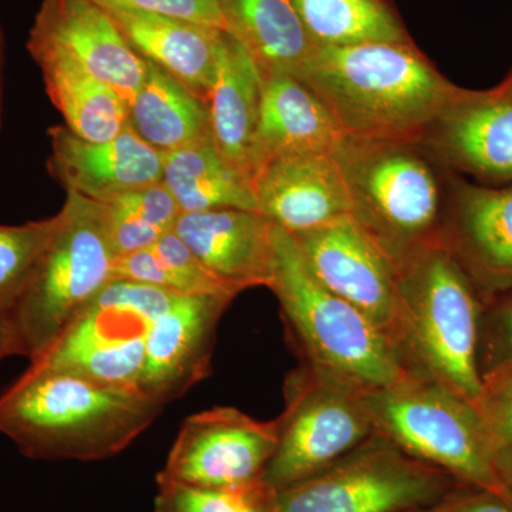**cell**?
<instances>
[{
  "label": "cell",
  "mask_w": 512,
  "mask_h": 512,
  "mask_svg": "<svg viewBox=\"0 0 512 512\" xmlns=\"http://www.w3.org/2000/svg\"><path fill=\"white\" fill-rule=\"evenodd\" d=\"M175 295L140 282L111 281L30 366L138 389L148 330Z\"/></svg>",
  "instance_id": "9c48e42d"
},
{
  "label": "cell",
  "mask_w": 512,
  "mask_h": 512,
  "mask_svg": "<svg viewBox=\"0 0 512 512\" xmlns=\"http://www.w3.org/2000/svg\"><path fill=\"white\" fill-rule=\"evenodd\" d=\"M128 113L138 136L163 154L211 136L207 104L150 62Z\"/></svg>",
  "instance_id": "484cf974"
},
{
  "label": "cell",
  "mask_w": 512,
  "mask_h": 512,
  "mask_svg": "<svg viewBox=\"0 0 512 512\" xmlns=\"http://www.w3.org/2000/svg\"><path fill=\"white\" fill-rule=\"evenodd\" d=\"M227 32L247 49L261 77H301L316 46L292 0H220Z\"/></svg>",
  "instance_id": "603a6c76"
},
{
  "label": "cell",
  "mask_w": 512,
  "mask_h": 512,
  "mask_svg": "<svg viewBox=\"0 0 512 512\" xmlns=\"http://www.w3.org/2000/svg\"><path fill=\"white\" fill-rule=\"evenodd\" d=\"M234 298L175 295L151 323L138 389L165 406L211 372L218 323Z\"/></svg>",
  "instance_id": "2e32d148"
},
{
  "label": "cell",
  "mask_w": 512,
  "mask_h": 512,
  "mask_svg": "<svg viewBox=\"0 0 512 512\" xmlns=\"http://www.w3.org/2000/svg\"><path fill=\"white\" fill-rule=\"evenodd\" d=\"M483 301L443 242L397 268L390 340L407 373L440 384L476 406L481 392L478 329Z\"/></svg>",
  "instance_id": "3957f363"
},
{
  "label": "cell",
  "mask_w": 512,
  "mask_h": 512,
  "mask_svg": "<svg viewBox=\"0 0 512 512\" xmlns=\"http://www.w3.org/2000/svg\"><path fill=\"white\" fill-rule=\"evenodd\" d=\"M440 239L481 301L512 291V184L493 187L451 174Z\"/></svg>",
  "instance_id": "5bb4252c"
},
{
  "label": "cell",
  "mask_w": 512,
  "mask_h": 512,
  "mask_svg": "<svg viewBox=\"0 0 512 512\" xmlns=\"http://www.w3.org/2000/svg\"><path fill=\"white\" fill-rule=\"evenodd\" d=\"M161 181L181 214L221 208L258 211L251 183L221 156L211 136L165 153Z\"/></svg>",
  "instance_id": "d4e9b609"
},
{
  "label": "cell",
  "mask_w": 512,
  "mask_h": 512,
  "mask_svg": "<svg viewBox=\"0 0 512 512\" xmlns=\"http://www.w3.org/2000/svg\"><path fill=\"white\" fill-rule=\"evenodd\" d=\"M461 484L373 433L338 461L278 493L279 512H419Z\"/></svg>",
  "instance_id": "ba28073f"
},
{
  "label": "cell",
  "mask_w": 512,
  "mask_h": 512,
  "mask_svg": "<svg viewBox=\"0 0 512 512\" xmlns=\"http://www.w3.org/2000/svg\"><path fill=\"white\" fill-rule=\"evenodd\" d=\"M271 289L301 365L362 392L407 375L389 336L355 306L323 288L302 264L288 232L275 229Z\"/></svg>",
  "instance_id": "5b68a950"
},
{
  "label": "cell",
  "mask_w": 512,
  "mask_h": 512,
  "mask_svg": "<svg viewBox=\"0 0 512 512\" xmlns=\"http://www.w3.org/2000/svg\"><path fill=\"white\" fill-rule=\"evenodd\" d=\"M350 202V217L399 268L441 241L450 171L419 141L343 137L333 151Z\"/></svg>",
  "instance_id": "277c9868"
},
{
  "label": "cell",
  "mask_w": 512,
  "mask_h": 512,
  "mask_svg": "<svg viewBox=\"0 0 512 512\" xmlns=\"http://www.w3.org/2000/svg\"><path fill=\"white\" fill-rule=\"evenodd\" d=\"M64 126L90 141L110 140L130 126L126 101L79 63L52 50L30 52Z\"/></svg>",
  "instance_id": "cb8c5ba5"
},
{
  "label": "cell",
  "mask_w": 512,
  "mask_h": 512,
  "mask_svg": "<svg viewBox=\"0 0 512 512\" xmlns=\"http://www.w3.org/2000/svg\"><path fill=\"white\" fill-rule=\"evenodd\" d=\"M258 212L296 235L350 217L345 177L333 153L285 156L252 178Z\"/></svg>",
  "instance_id": "e0dca14e"
},
{
  "label": "cell",
  "mask_w": 512,
  "mask_h": 512,
  "mask_svg": "<svg viewBox=\"0 0 512 512\" xmlns=\"http://www.w3.org/2000/svg\"><path fill=\"white\" fill-rule=\"evenodd\" d=\"M117 256L151 247L174 229L180 208L163 181L93 200Z\"/></svg>",
  "instance_id": "f1b7e54d"
},
{
  "label": "cell",
  "mask_w": 512,
  "mask_h": 512,
  "mask_svg": "<svg viewBox=\"0 0 512 512\" xmlns=\"http://www.w3.org/2000/svg\"><path fill=\"white\" fill-rule=\"evenodd\" d=\"M47 136V168L66 192L100 200L163 180L164 154L131 126L104 141L86 140L64 124L49 128Z\"/></svg>",
  "instance_id": "ac0fdd59"
},
{
  "label": "cell",
  "mask_w": 512,
  "mask_h": 512,
  "mask_svg": "<svg viewBox=\"0 0 512 512\" xmlns=\"http://www.w3.org/2000/svg\"><path fill=\"white\" fill-rule=\"evenodd\" d=\"M107 12L138 56L156 64L207 104L225 30L153 13Z\"/></svg>",
  "instance_id": "44dd1931"
},
{
  "label": "cell",
  "mask_w": 512,
  "mask_h": 512,
  "mask_svg": "<svg viewBox=\"0 0 512 512\" xmlns=\"http://www.w3.org/2000/svg\"><path fill=\"white\" fill-rule=\"evenodd\" d=\"M419 512H423V511H419Z\"/></svg>",
  "instance_id": "ab89813d"
},
{
  "label": "cell",
  "mask_w": 512,
  "mask_h": 512,
  "mask_svg": "<svg viewBox=\"0 0 512 512\" xmlns=\"http://www.w3.org/2000/svg\"><path fill=\"white\" fill-rule=\"evenodd\" d=\"M495 471L505 491L512 498V443L495 451Z\"/></svg>",
  "instance_id": "d590c367"
},
{
  "label": "cell",
  "mask_w": 512,
  "mask_h": 512,
  "mask_svg": "<svg viewBox=\"0 0 512 512\" xmlns=\"http://www.w3.org/2000/svg\"><path fill=\"white\" fill-rule=\"evenodd\" d=\"M12 355H19L18 342L9 316L0 312V360Z\"/></svg>",
  "instance_id": "8d00e7d4"
},
{
  "label": "cell",
  "mask_w": 512,
  "mask_h": 512,
  "mask_svg": "<svg viewBox=\"0 0 512 512\" xmlns=\"http://www.w3.org/2000/svg\"><path fill=\"white\" fill-rule=\"evenodd\" d=\"M477 359L481 379L512 367V291L483 301Z\"/></svg>",
  "instance_id": "1f68e13d"
},
{
  "label": "cell",
  "mask_w": 512,
  "mask_h": 512,
  "mask_svg": "<svg viewBox=\"0 0 512 512\" xmlns=\"http://www.w3.org/2000/svg\"><path fill=\"white\" fill-rule=\"evenodd\" d=\"M481 382L476 409L498 450L512 443V367L485 375Z\"/></svg>",
  "instance_id": "d6a6232c"
},
{
  "label": "cell",
  "mask_w": 512,
  "mask_h": 512,
  "mask_svg": "<svg viewBox=\"0 0 512 512\" xmlns=\"http://www.w3.org/2000/svg\"><path fill=\"white\" fill-rule=\"evenodd\" d=\"M376 433L460 483L510 497L495 471V447L473 403L407 373L366 394Z\"/></svg>",
  "instance_id": "52a82bcc"
},
{
  "label": "cell",
  "mask_w": 512,
  "mask_h": 512,
  "mask_svg": "<svg viewBox=\"0 0 512 512\" xmlns=\"http://www.w3.org/2000/svg\"><path fill=\"white\" fill-rule=\"evenodd\" d=\"M59 224L18 305L9 313L19 355H45L64 329L113 281L116 254L99 205L67 192Z\"/></svg>",
  "instance_id": "8992f818"
},
{
  "label": "cell",
  "mask_w": 512,
  "mask_h": 512,
  "mask_svg": "<svg viewBox=\"0 0 512 512\" xmlns=\"http://www.w3.org/2000/svg\"><path fill=\"white\" fill-rule=\"evenodd\" d=\"M292 3L319 47L412 42L387 0H292Z\"/></svg>",
  "instance_id": "4316f807"
},
{
  "label": "cell",
  "mask_w": 512,
  "mask_h": 512,
  "mask_svg": "<svg viewBox=\"0 0 512 512\" xmlns=\"http://www.w3.org/2000/svg\"><path fill=\"white\" fill-rule=\"evenodd\" d=\"M57 224L59 214L22 225H0V312L9 315L18 305Z\"/></svg>",
  "instance_id": "4dcf8cb0"
},
{
  "label": "cell",
  "mask_w": 512,
  "mask_h": 512,
  "mask_svg": "<svg viewBox=\"0 0 512 512\" xmlns=\"http://www.w3.org/2000/svg\"><path fill=\"white\" fill-rule=\"evenodd\" d=\"M275 229L261 212L238 208L185 212L174 225L175 234L201 264L238 295L271 286Z\"/></svg>",
  "instance_id": "d6986e66"
},
{
  "label": "cell",
  "mask_w": 512,
  "mask_h": 512,
  "mask_svg": "<svg viewBox=\"0 0 512 512\" xmlns=\"http://www.w3.org/2000/svg\"><path fill=\"white\" fill-rule=\"evenodd\" d=\"M2 56H3V37H2V28H0V82H2ZM0 93H2V86H0ZM0 127H2V97H0Z\"/></svg>",
  "instance_id": "74e56055"
},
{
  "label": "cell",
  "mask_w": 512,
  "mask_h": 512,
  "mask_svg": "<svg viewBox=\"0 0 512 512\" xmlns=\"http://www.w3.org/2000/svg\"><path fill=\"white\" fill-rule=\"evenodd\" d=\"M163 409L140 389L29 366L0 394V433L35 460H103L130 446Z\"/></svg>",
  "instance_id": "7a4b0ae2"
},
{
  "label": "cell",
  "mask_w": 512,
  "mask_h": 512,
  "mask_svg": "<svg viewBox=\"0 0 512 512\" xmlns=\"http://www.w3.org/2000/svg\"><path fill=\"white\" fill-rule=\"evenodd\" d=\"M156 512H279L278 491L264 480L204 488L157 478Z\"/></svg>",
  "instance_id": "f546056e"
},
{
  "label": "cell",
  "mask_w": 512,
  "mask_h": 512,
  "mask_svg": "<svg viewBox=\"0 0 512 512\" xmlns=\"http://www.w3.org/2000/svg\"><path fill=\"white\" fill-rule=\"evenodd\" d=\"M258 127L252 144L251 183L269 161L295 154L333 153L342 131L315 93L291 74L261 77Z\"/></svg>",
  "instance_id": "ffe728a7"
},
{
  "label": "cell",
  "mask_w": 512,
  "mask_h": 512,
  "mask_svg": "<svg viewBox=\"0 0 512 512\" xmlns=\"http://www.w3.org/2000/svg\"><path fill=\"white\" fill-rule=\"evenodd\" d=\"M497 87L498 89L505 90V92H512V70Z\"/></svg>",
  "instance_id": "f35d334b"
},
{
  "label": "cell",
  "mask_w": 512,
  "mask_h": 512,
  "mask_svg": "<svg viewBox=\"0 0 512 512\" xmlns=\"http://www.w3.org/2000/svg\"><path fill=\"white\" fill-rule=\"evenodd\" d=\"M28 50L62 53L109 84L127 106L146 79V60L128 45L107 9L94 0H42Z\"/></svg>",
  "instance_id": "9a60e30c"
},
{
  "label": "cell",
  "mask_w": 512,
  "mask_h": 512,
  "mask_svg": "<svg viewBox=\"0 0 512 512\" xmlns=\"http://www.w3.org/2000/svg\"><path fill=\"white\" fill-rule=\"evenodd\" d=\"M106 9L153 13L227 30L220 0H94Z\"/></svg>",
  "instance_id": "836d02e7"
},
{
  "label": "cell",
  "mask_w": 512,
  "mask_h": 512,
  "mask_svg": "<svg viewBox=\"0 0 512 512\" xmlns=\"http://www.w3.org/2000/svg\"><path fill=\"white\" fill-rule=\"evenodd\" d=\"M278 443V417L261 421L235 407H214L184 421L157 478L204 488L255 483Z\"/></svg>",
  "instance_id": "8fae6325"
},
{
  "label": "cell",
  "mask_w": 512,
  "mask_h": 512,
  "mask_svg": "<svg viewBox=\"0 0 512 512\" xmlns=\"http://www.w3.org/2000/svg\"><path fill=\"white\" fill-rule=\"evenodd\" d=\"M291 237L312 278L365 313L390 338L397 305L396 266L353 218Z\"/></svg>",
  "instance_id": "4fadbf2b"
},
{
  "label": "cell",
  "mask_w": 512,
  "mask_h": 512,
  "mask_svg": "<svg viewBox=\"0 0 512 512\" xmlns=\"http://www.w3.org/2000/svg\"><path fill=\"white\" fill-rule=\"evenodd\" d=\"M261 93V74L254 60L247 49L225 30L217 73L207 99L211 137L221 156L234 165L249 183Z\"/></svg>",
  "instance_id": "7402d4cb"
},
{
  "label": "cell",
  "mask_w": 512,
  "mask_h": 512,
  "mask_svg": "<svg viewBox=\"0 0 512 512\" xmlns=\"http://www.w3.org/2000/svg\"><path fill=\"white\" fill-rule=\"evenodd\" d=\"M423 512H512V501L494 491L461 483Z\"/></svg>",
  "instance_id": "e575fe53"
},
{
  "label": "cell",
  "mask_w": 512,
  "mask_h": 512,
  "mask_svg": "<svg viewBox=\"0 0 512 512\" xmlns=\"http://www.w3.org/2000/svg\"><path fill=\"white\" fill-rule=\"evenodd\" d=\"M299 79L345 137L420 141L458 86L412 42L316 47Z\"/></svg>",
  "instance_id": "6da1fadb"
},
{
  "label": "cell",
  "mask_w": 512,
  "mask_h": 512,
  "mask_svg": "<svg viewBox=\"0 0 512 512\" xmlns=\"http://www.w3.org/2000/svg\"><path fill=\"white\" fill-rule=\"evenodd\" d=\"M366 394L299 366L285 382L279 443L262 480L279 493L332 466L372 436Z\"/></svg>",
  "instance_id": "30bf717a"
},
{
  "label": "cell",
  "mask_w": 512,
  "mask_h": 512,
  "mask_svg": "<svg viewBox=\"0 0 512 512\" xmlns=\"http://www.w3.org/2000/svg\"><path fill=\"white\" fill-rule=\"evenodd\" d=\"M419 143L450 173L512 184V92L458 87Z\"/></svg>",
  "instance_id": "7c38bea8"
},
{
  "label": "cell",
  "mask_w": 512,
  "mask_h": 512,
  "mask_svg": "<svg viewBox=\"0 0 512 512\" xmlns=\"http://www.w3.org/2000/svg\"><path fill=\"white\" fill-rule=\"evenodd\" d=\"M116 279L158 286L185 296H238L201 264L174 229L151 247L117 256L113 281Z\"/></svg>",
  "instance_id": "83f0119b"
}]
</instances>
